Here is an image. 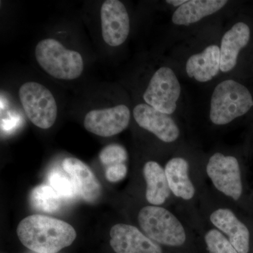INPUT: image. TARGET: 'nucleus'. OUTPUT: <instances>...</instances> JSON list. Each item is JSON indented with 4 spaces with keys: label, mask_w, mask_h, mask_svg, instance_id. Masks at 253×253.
Here are the masks:
<instances>
[{
    "label": "nucleus",
    "mask_w": 253,
    "mask_h": 253,
    "mask_svg": "<svg viewBox=\"0 0 253 253\" xmlns=\"http://www.w3.org/2000/svg\"><path fill=\"white\" fill-rule=\"evenodd\" d=\"M184 218L194 230L202 233L208 253H239L222 233L211 226L194 207L185 209Z\"/></svg>",
    "instance_id": "17"
},
{
    "label": "nucleus",
    "mask_w": 253,
    "mask_h": 253,
    "mask_svg": "<svg viewBox=\"0 0 253 253\" xmlns=\"http://www.w3.org/2000/svg\"><path fill=\"white\" fill-rule=\"evenodd\" d=\"M130 110L126 105L109 109L92 110L86 115L84 126L96 135L109 137L122 132L130 121Z\"/></svg>",
    "instance_id": "10"
},
{
    "label": "nucleus",
    "mask_w": 253,
    "mask_h": 253,
    "mask_svg": "<svg viewBox=\"0 0 253 253\" xmlns=\"http://www.w3.org/2000/svg\"><path fill=\"white\" fill-rule=\"evenodd\" d=\"M133 116L138 126L152 133L163 142L173 144L180 137V129L174 118L149 105H136L133 110Z\"/></svg>",
    "instance_id": "9"
},
{
    "label": "nucleus",
    "mask_w": 253,
    "mask_h": 253,
    "mask_svg": "<svg viewBox=\"0 0 253 253\" xmlns=\"http://www.w3.org/2000/svg\"><path fill=\"white\" fill-rule=\"evenodd\" d=\"M199 212L205 220L222 233L239 253H249L251 232L238 216L231 203L217 193L200 189Z\"/></svg>",
    "instance_id": "2"
},
{
    "label": "nucleus",
    "mask_w": 253,
    "mask_h": 253,
    "mask_svg": "<svg viewBox=\"0 0 253 253\" xmlns=\"http://www.w3.org/2000/svg\"><path fill=\"white\" fill-rule=\"evenodd\" d=\"M143 175L146 184V201L153 206H163L166 204L172 194L164 167L156 161H147L143 167Z\"/></svg>",
    "instance_id": "18"
},
{
    "label": "nucleus",
    "mask_w": 253,
    "mask_h": 253,
    "mask_svg": "<svg viewBox=\"0 0 253 253\" xmlns=\"http://www.w3.org/2000/svg\"><path fill=\"white\" fill-rule=\"evenodd\" d=\"M18 95L31 123L44 129L54 126L57 118V104L46 86L36 82H27L20 87Z\"/></svg>",
    "instance_id": "7"
},
{
    "label": "nucleus",
    "mask_w": 253,
    "mask_h": 253,
    "mask_svg": "<svg viewBox=\"0 0 253 253\" xmlns=\"http://www.w3.org/2000/svg\"><path fill=\"white\" fill-rule=\"evenodd\" d=\"M164 168L172 196L191 207L199 200L200 189L191 177L189 161L182 156H174L168 160Z\"/></svg>",
    "instance_id": "12"
},
{
    "label": "nucleus",
    "mask_w": 253,
    "mask_h": 253,
    "mask_svg": "<svg viewBox=\"0 0 253 253\" xmlns=\"http://www.w3.org/2000/svg\"><path fill=\"white\" fill-rule=\"evenodd\" d=\"M37 61L44 71L56 79H77L84 69L81 54L66 49L54 39L43 40L36 49Z\"/></svg>",
    "instance_id": "5"
},
{
    "label": "nucleus",
    "mask_w": 253,
    "mask_h": 253,
    "mask_svg": "<svg viewBox=\"0 0 253 253\" xmlns=\"http://www.w3.org/2000/svg\"><path fill=\"white\" fill-rule=\"evenodd\" d=\"M62 198L52 187L42 184L32 191L31 202L33 208L43 212L53 213L59 210Z\"/></svg>",
    "instance_id": "20"
},
{
    "label": "nucleus",
    "mask_w": 253,
    "mask_h": 253,
    "mask_svg": "<svg viewBox=\"0 0 253 253\" xmlns=\"http://www.w3.org/2000/svg\"><path fill=\"white\" fill-rule=\"evenodd\" d=\"M127 170L126 163L115 165L106 168L105 175L108 181L113 183L118 182L126 178Z\"/></svg>",
    "instance_id": "23"
},
{
    "label": "nucleus",
    "mask_w": 253,
    "mask_h": 253,
    "mask_svg": "<svg viewBox=\"0 0 253 253\" xmlns=\"http://www.w3.org/2000/svg\"><path fill=\"white\" fill-rule=\"evenodd\" d=\"M139 229L160 246L181 248L189 241L194 230L184 217L163 206H143L138 211Z\"/></svg>",
    "instance_id": "3"
},
{
    "label": "nucleus",
    "mask_w": 253,
    "mask_h": 253,
    "mask_svg": "<svg viewBox=\"0 0 253 253\" xmlns=\"http://www.w3.org/2000/svg\"><path fill=\"white\" fill-rule=\"evenodd\" d=\"M16 231L21 244L37 253H58L71 246L77 236L71 224L41 214L24 218Z\"/></svg>",
    "instance_id": "1"
},
{
    "label": "nucleus",
    "mask_w": 253,
    "mask_h": 253,
    "mask_svg": "<svg viewBox=\"0 0 253 253\" xmlns=\"http://www.w3.org/2000/svg\"><path fill=\"white\" fill-rule=\"evenodd\" d=\"M228 3L226 0H187L174 11L172 22L176 26H190L215 14Z\"/></svg>",
    "instance_id": "19"
},
{
    "label": "nucleus",
    "mask_w": 253,
    "mask_h": 253,
    "mask_svg": "<svg viewBox=\"0 0 253 253\" xmlns=\"http://www.w3.org/2000/svg\"><path fill=\"white\" fill-rule=\"evenodd\" d=\"M101 162L106 168L127 162L126 150L120 144H110L101 150L99 154Z\"/></svg>",
    "instance_id": "22"
},
{
    "label": "nucleus",
    "mask_w": 253,
    "mask_h": 253,
    "mask_svg": "<svg viewBox=\"0 0 253 253\" xmlns=\"http://www.w3.org/2000/svg\"><path fill=\"white\" fill-rule=\"evenodd\" d=\"M181 87L179 79L172 68H158L150 80L143 98L146 104L160 112L172 115L177 108Z\"/></svg>",
    "instance_id": "8"
},
{
    "label": "nucleus",
    "mask_w": 253,
    "mask_h": 253,
    "mask_svg": "<svg viewBox=\"0 0 253 253\" xmlns=\"http://www.w3.org/2000/svg\"><path fill=\"white\" fill-rule=\"evenodd\" d=\"M110 236V245L116 253H163L161 246L131 224H116L111 228Z\"/></svg>",
    "instance_id": "13"
},
{
    "label": "nucleus",
    "mask_w": 253,
    "mask_h": 253,
    "mask_svg": "<svg viewBox=\"0 0 253 253\" xmlns=\"http://www.w3.org/2000/svg\"><path fill=\"white\" fill-rule=\"evenodd\" d=\"M63 168L72 178L78 194L84 201L93 203L99 199L102 188L89 166L78 158H67L63 161Z\"/></svg>",
    "instance_id": "16"
},
{
    "label": "nucleus",
    "mask_w": 253,
    "mask_h": 253,
    "mask_svg": "<svg viewBox=\"0 0 253 253\" xmlns=\"http://www.w3.org/2000/svg\"><path fill=\"white\" fill-rule=\"evenodd\" d=\"M186 73L199 83H208L220 72V49L217 44L206 46L201 52L191 55L186 63Z\"/></svg>",
    "instance_id": "15"
},
{
    "label": "nucleus",
    "mask_w": 253,
    "mask_h": 253,
    "mask_svg": "<svg viewBox=\"0 0 253 253\" xmlns=\"http://www.w3.org/2000/svg\"><path fill=\"white\" fill-rule=\"evenodd\" d=\"M49 186L63 199H71L76 197L78 194L77 187L69 174H66L61 171H54L50 173Z\"/></svg>",
    "instance_id": "21"
},
{
    "label": "nucleus",
    "mask_w": 253,
    "mask_h": 253,
    "mask_svg": "<svg viewBox=\"0 0 253 253\" xmlns=\"http://www.w3.org/2000/svg\"><path fill=\"white\" fill-rule=\"evenodd\" d=\"M103 39L111 46L126 41L130 31V20L126 6L118 0H107L101 8Z\"/></svg>",
    "instance_id": "11"
},
{
    "label": "nucleus",
    "mask_w": 253,
    "mask_h": 253,
    "mask_svg": "<svg viewBox=\"0 0 253 253\" xmlns=\"http://www.w3.org/2000/svg\"><path fill=\"white\" fill-rule=\"evenodd\" d=\"M206 174L213 188L231 203H239L244 195V183L239 160L232 155L214 153L208 158Z\"/></svg>",
    "instance_id": "6"
},
{
    "label": "nucleus",
    "mask_w": 253,
    "mask_h": 253,
    "mask_svg": "<svg viewBox=\"0 0 253 253\" xmlns=\"http://www.w3.org/2000/svg\"><path fill=\"white\" fill-rule=\"evenodd\" d=\"M187 0H168L166 2L168 4L172 5L174 7H179L181 5L185 4Z\"/></svg>",
    "instance_id": "24"
},
{
    "label": "nucleus",
    "mask_w": 253,
    "mask_h": 253,
    "mask_svg": "<svg viewBox=\"0 0 253 253\" xmlns=\"http://www.w3.org/2000/svg\"><path fill=\"white\" fill-rule=\"evenodd\" d=\"M251 30L247 23L239 21L224 33L220 46V71L229 73L236 67L241 51L248 45Z\"/></svg>",
    "instance_id": "14"
},
{
    "label": "nucleus",
    "mask_w": 253,
    "mask_h": 253,
    "mask_svg": "<svg viewBox=\"0 0 253 253\" xmlns=\"http://www.w3.org/2000/svg\"><path fill=\"white\" fill-rule=\"evenodd\" d=\"M253 107V97L247 86L234 80H225L212 91L210 121L214 126H227L247 114Z\"/></svg>",
    "instance_id": "4"
}]
</instances>
